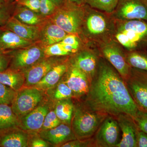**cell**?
<instances>
[{"instance_id": "obj_1", "label": "cell", "mask_w": 147, "mask_h": 147, "mask_svg": "<svg viewBox=\"0 0 147 147\" xmlns=\"http://www.w3.org/2000/svg\"><path fill=\"white\" fill-rule=\"evenodd\" d=\"M85 104L92 110L115 117L124 114L134 119L139 110L123 78L102 57L91 82Z\"/></svg>"}, {"instance_id": "obj_2", "label": "cell", "mask_w": 147, "mask_h": 147, "mask_svg": "<svg viewBox=\"0 0 147 147\" xmlns=\"http://www.w3.org/2000/svg\"><path fill=\"white\" fill-rule=\"evenodd\" d=\"M84 10L81 36L86 44L97 46L114 39L115 19L110 13L92 8L86 4Z\"/></svg>"}, {"instance_id": "obj_3", "label": "cell", "mask_w": 147, "mask_h": 147, "mask_svg": "<svg viewBox=\"0 0 147 147\" xmlns=\"http://www.w3.org/2000/svg\"><path fill=\"white\" fill-rule=\"evenodd\" d=\"M113 38L126 51L147 49V21L115 19Z\"/></svg>"}, {"instance_id": "obj_4", "label": "cell", "mask_w": 147, "mask_h": 147, "mask_svg": "<svg viewBox=\"0 0 147 147\" xmlns=\"http://www.w3.org/2000/svg\"><path fill=\"white\" fill-rule=\"evenodd\" d=\"M108 115L92 110L85 106L75 108L71 119V129L76 138L86 139L96 132Z\"/></svg>"}, {"instance_id": "obj_5", "label": "cell", "mask_w": 147, "mask_h": 147, "mask_svg": "<svg viewBox=\"0 0 147 147\" xmlns=\"http://www.w3.org/2000/svg\"><path fill=\"white\" fill-rule=\"evenodd\" d=\"M56 11L53 23L67 33L76 34L82 39L84 5H77L67 1L63 5L58 7Z\"/></svg>"}, {"instance_id": "obj_6", "label": "cell", "mask_w": 147, "mask_h": 147, "mask_svg": "<svg viewBox=\"0 0 147 147\" xmlns=\"http://www.w3.org/2000/svg\"><path fill=\"white\" fill-rule=\"evenodd\" d=\"M100 57L104 58L115 67L124 80L128 77L131 67L125 59L123 47L114 39L96 46Z\"/></svg>"}, {"instance_id": "obj_7", "label": "cell", "mask_w": 147, "mask_h": 147, "mask_svg": "<svg viewBox=\"0 0 147 147\" xmlns=\"http://www.w3.org/2000/svg\"><path fill=\"white\" fill-rule=\"evenodd\" d=\"M124 80L139 110L147 113V71L131 67Z\"/></svg>"}, {"instance_id": "obj_8", "label": "cell", "mask_w": 147, "mask_h": 147, "mask_svg": "<svg viewBox=\"0 0 147 147\" xmlns=\"http://www.w3.org/2000/svg\"><path fill=\"white\" fill-rule=\"evenodd\" d=\"M71 57L69 59L71 64L84 72L91 82L96 73L100 57L97 47L88 43Z\"/></svg>"}, {"instance_id": "obj_9", "label": "cell", "mask_w": 147, "mask_h": 147, "mask_svg": "<svg viewBox=\"0 0 147 147\" xmlns=\"http://www.w3.org/2000/svg\"><path fill=\"white\" fill-rule=\"evenodd\" d=\"M42 91L34 87L19 90L11 103L13 113L20 118L39 105L43 98Z\"/></svg>"}, {"instance_id": "obj_10", "label": "cell", "mask_w": 147, "mask_h": 147, "mask_svg": "<svg viewBox=\"0 0 147 147\" xmlns=\"http://www.w3.org/2000/svg\"><path fill=\"white\" fill-rule=\"evenodd\" d=\"M11 57L8 68L24 72L43 59L44 50L37 46L28 47L8 53Z\"/></svg>"}, {"instance_id": "obj_11", "label": "cell", "mask_w": 147, "mask_h": 147, "mask_svg": "<svg viewBox=\"0 0 147 147\" xmlns=\"http://www.w3.org/2000/svg\"><path fill=\"white\" fill-rule=\"evenodd\" d=\"M108 115L98 127L94 141L95 146L116 147L119 143L120 128L117 119Z\"/></svg>"}, {"instance_id": "obj_12", "label": "cell", "mask_w": 147, "mask_h": 147, "mask_svg": "<svg viewBox=\"0 0 147 147\" xmlns=\"http://www.w3.org/2000/svg\"><path fill=\"white\" fill-rule=\"evenodd\" d=\"M110 14L116 20L147 21V6L142 0H119L115 9Z\"/></svg>"}, {"instance_id": "obj_13", "label": "cell", "mask_w": 147, "mask_h": 147, "mask_svg": "<svg viewBox=\"0 0 147 147\" xmlns=\"http://www.w3.org/2000/svg\"><path fill=\"white\" fill-rule=\"evenodd\" d=\"M66 73L65 82L73 92L74 96L79 97L87 95L91 83L88 76L71 63Z\"/></svg>"}, {"instance_id": "obj_14", "label": "cell", "mask_w": 147, "mask_h": 147, "mask_svg": "<svg viewBox=\"0 0 147 147\" xmlns=\"http://www.w3.org/2000/svg\"><path fill=\"white\" fill-rule=\"evenodd\" d=\"M122 132L121 139L116 147H137V127L134 119L126 114H121L116 117Z\"/></svg>"}, {"instance_id": "obj_15", "label": "cell", "mask_w": 147, "mask_h": 147, "mask_svg": "<svg viewBox=\"0 0 147 147\" xmlns=\"http://www.w3.org/2000/svg\"><path fill=\"white\" fill-rule=\"evenodd\" d=\"M40 136L42 139L53 145L63 144L67 142L76 139L70 125L61 123L55 128L42 130Z\"/></svg>"}, {"instance_id": "obj_16", "label": "cell", "mask_w": 147, "mask_h": 147, "mask_svg": "<svg viewBox=\"0 0 147 147\" xmlns=\"http://www.w3.org/2000/svg\"><path fill=\"white\" fill-rule=\"evenodd\" d=\"M58 63L57 61L54 59H43L35 64L23 72L25 77V86H34Z\"/></svg>"}, {"instance_id": "obj_17", "label": "cell", "mask_w": 147, "mask_h": 147, "mask_svg": "<svg viewBox=\"0 0 147 147\" xmlns=\"http://www.w3.org/2000/svg\"><path fill=\"white\" fill-rule=\"evenodd\" d=\"M49 111L47 105H38L34 110L19 118V127L27 131H38L42 128L45 116Z\"/></svg>"}, {"instance_id": "obj_18", "label": "cell", "mask_w": 147, "mask_h": 147, "mask_svg": "<svg viewBox=\"0 0 147 147\" xmlns=\"http://www.w3.org/2000/svg\"><path fill=\"white\" fill-rule=\"evenodd\" d=\"M32 43V41L20 37L10 30L0 28V53H9L28 47Z\"/></svg>"}, {"instance_id": "obj_19", "label": "cell", "mask_w": 147, "mask_h": 147, "mask_svg": "<svg viewBox=\"0 0 147 147\" xmlns=\"http://www.w3.org/2000/svg\"><path fill=\"white\" fill-rule=\"evenodd\" d=\"M70 64L69 59H65L51 69L41 81L33 87L41 90L52 88L57 84L62 76L66 73Z\"/></svg>"}, {"instance_id": "obj_20", "label": "cell", "mask_w": 147, "mask_h": 147, "mask_svg": "<svg viewBox=\"0 0 147 147\" xmlns=\"http://www.w3.org/2000/svg\"><path fill=\"white\" fill-rule=\"evenodd\" d=\"M3 28L10 30L20 37L32 42L39 37V31L34 26L22 23L13 16L9 19Z\"/></svg>"}, {"instance_id": "obj_21", "label": "cell", "mask_w": 147, "mask_h": 147, "mask_svg": "<svg viewBox=\"0 0 147 147\" xmlns=\"http://www.w3.org/2000/svg\"><path fill=\"white\" fill-rule=\"evenodd\" d=\"M19 118L13 113L11 106L0 104V136L19 127Z\"/></svg>"}, {"instance_id": "obj_22", "label": "cell", "mask_w": 147, "mask_h": 147, "mask_svg": "<svg viewBox=\"0 0 147 147\" xmlns=\"http://www.w3.org/2000/svg\"><path fill=\"white\" fill-rule=\"evenodd\" d=\"M28 134L17 129L0 136V147H27L28 146Z\"/></svg>"}, {"instance_id": "obj_23", "label": "cell", "mask_w": 147, "mask_h": 147, "mask_svg": "<svg viewBox=\"0 0 147 147\" xmlns=\"http://www.w3.org/2000/svg\"><path fill=\"white\" fill-rule=\"evenodd\" d=\"M0 82L17 92L22 89L25 84L24 72L8 68L0 71Z\"/></svg>"}, {"instance_id": "obj_24", "label": "cell", "mask_w": 147, "mask_h": 147, "mask_svg": "<svg viewBox=\"0 0 147 147\" xmlns=\"http://www.w3.org/2000/svg\"><path fill=\"white\" fill-rule=\"evenodd\" d=\"M74 106L71 98L57 100L55 111L61 122L71 125Z\"/></svg>"}, {"instance_id": "obj_25", "label": "cell", "mask_w": 147, "mask_h": 147, "mask_svg": "<svg viewBox=\"0 0 147 147\" xmlns=\"http://www.w3.org/2000/svg\"><path fill=\"white\" fill-rule=\"evenodd\" d=\"M125 51V59L132 68L147 71V49Z\"/></svg>"}, {"instance_id": "obj_26", "label": "cell", "mask_w": 147, "mask_h": 147, "mask_svg": "<svg viewBox=\"0 0 147 147\" xmlns=\"http://www.w3.org/2000/svg\"><path fill=\"white\" fill-rule=\"evenodd\" d=\"M13 11V16L24 24L35 26L42 21L41 18L36 12L26 7L18 5Z\"/></svg>"}, {"instance_id": "obj_27", "label": "cell", "mask_w": 147, "mask_h": 147, "mask_svg": "<svg viewBox=\"0 0 147 147\" xmlns=\"http://www.w3.org/2000/svg\"><path fill=\"white\" fill-rule=\"evenodd\" d=\"M68 34L55 23L50 24L44 30L43 41L48 46L61 42Z\"/></svg>"}, {"instance_id": "obj_28", "label": "cell", "mask_w": 147, "mask_h": 147, "mask_svg": "<svg viewBox=\"0 0 147 147\" xmlns=\"http://www.w3.org/2000/svg\"><path fill=\"white\" fill-rule=\"evenodd\" d=\"M119 0H87L86 4L92 8L106 12L113 13Z\"/></svg>"}, {"instance_id": "obj_29", "label": "cell", "mask_w": 147, "mask_h": 147, "mask_svg": "<svg viewBox=\"0 0 147 147\" xmlns=\"http://www.w3.org/2000/svg\"><path fill=\"white\" fill-rule=\"evenodd\" d=\"M45 56L50 57H66L71 56L60 42L48 45L44 50Z\"/></svg>"}, {"instance_id": "obj_30", "label": "cell", "mask_w": 147, "mask_h": 147, "mask_svg": "<svg viewBox=\"0 0 147 147\" xmlns=\"http://www.w3.org/2000/svg\"><path fill=\"white\" fill-rule=\"evenodd\" d=\"M74 96L73 92L65 82L58 84L53 94L54 98L57 100L71 98Z\"/></svg>"}, {"instance_id": "obj_31", "label": "cell", "mask_w": 147, "mask_h": 147, "mask_svg": "<svg viewBox=\"0 0 147 147\" xmlns=\"http://www.w3.org/2000/svg\"><path fill=\"white\" fill-rule=\"evenodd\" d=\"M16 91L0 82V104L11 105Z\"/></svg>"}, {"instance_id": "obj_32", "label": "cell", "mask_w": 147, "mask_h": 147, "mask_svg": "<svg viewBox=\"0 0 147 147\" xmlns=\"http://www.w3.org/2000/svg\"><path fill=\"white\" fill-rule=\"evenodd\" d=\"M61 123V121L58 118L55 111H49L45 116L41 129L48 130L55 128Z\"/></svg>"}, {"instance_id": "obj_33", "label": "cell", "mask_w": 147, "mask_h": 147, "mask_svg": "<svg viewBox=\"0 0 147 147\" xmlns=\"http://www.w3.org/2000/svg\"><path fill=\"white\" fill-rule=\"evenodd\" d=\"M13 7L12 3L0 7V28L4 26L9 19L13 16Z\"/></svg>"}, {"instance_id": "obj_34", "label": "cell", "mask_w": 147, "mask_h": 147, "mask_svg": "<svg viewBox=\"0 0 147 147\" xmlns=\"http://www.w3.org/2000/svg\"><path fill=\"white\" fill-rule=\"evenodd\" d=\"M58 7L52 0H40L39 12L42 15H49L57 9Z\"/></svg>"}, {"instance_id": "obj_35", "label": "cell", "mask_w": 147, "mask_h": 147, "mask_svg": "<svg viewBox=\"0 0 147 147\" xmlns=\"http://www.w3.org/2000/svg\"><path fill=\"white\" fill-rule=\"evenodd\" d=\"M134 119L139 130L147 134V113L139 110Z\"/></svg>"}, {"instance_id": "obj_36", "label": "cell", "mask_w": 147, "mask_h": 147, "mask_svg": "<svg viewBox=\"0 0 147 147\" xmlns=\"http://www.w3.org/2000/svg\"><path fill=\"white\" fill-rule=\"evenodd\" d=\"M16 4L33 11L39 12L40 0H15Z\"/></svg>"}, {"instance_id": "obj_37", "label": "cell", "mask_w": 147, "mask_h": 147, "mask_svg": "<svg viewBox=\"0 0 147 147\" xmlns=\"http://www.w3.org/2000/svg\"><path fill=\"white\" fill-rule=\"evenodd\" d=\"M94 146V141L93 140H75L69 141L62 145L61 147H83L92 146Z\"/></svg>"}, {"instance_id": "obj_38", "label": "cell", "mask_w": 147, "mask_h": 147, "mask_svg": "<svg viewBox=\"0 0 147 147\" xmlns=\"http://www.w3.org/2000/svg\"><path fill=\"white\" fill-rule=\"evenodd\" d=\"M11 57L7 53H0V71H4L9 67Z\"/></svg>"}, {"instance_id": "obj_39", "label": "cell", "mask_w": 147, "mask_h": 147, "mask_svg": "<svg viewBox=\"0 0 147 147\" xmlns=\"http://www.w3.org/2000/svg\"><path fill=\"white\" fill-rule=\"evenodd\" d=\"M147 147V134L139 129L137 133V147Z\"/></svg>"}, {"instance_id": "obj_40", "label": "cell", "mask_w": 147, "mask_h": 147, "mask_svg": "<svg viewBox=\"0 0 147 147\" xmlns=\"http://www.w3.org/2000/svg\"><path fill=\"white\" fill-rule=\"evenodd\" d=\"M32 147H50V144L40 137L36 138L34 139L31 142L30 146Z\"/></svg>"}, {"instance_id": "obj_41", "label": "cell", "mask_w": 147, "mask_h": 147, "mask_svg": "<svg viewBox=\"0 0 147 147\" xmlns=\"http://www.w3.org/2000/svg\"><path fill=\"white\" fill-rule=\"evenodd\" d=\"M68 1L77 5L82 6L86 4L87 0H68Z\"/></svg>"}, {"instance_id": "obj_42", "label": "cell", "mask_w": 147, "mask_h": 147, "mask_svg": "<svg viewBox=\"0 0 147 147\" xmlns=\"http://www.w3.org/2000/svg\"><path fill=\"white\" fill-rule=\"evenodd\" d=\"M52 1L54 2L58 7H59L65 4L68 0H52Z\"/></svg>"}, {"instance_id": "obj_43", "label": "cell", "mask_w": 147, "mask_h": 147, "mask_svg": "<svg viewBox=\"0 0 147 147\" xmlns=\"http://www.w3.org/2000/svg\"><path fill=\"white\" fill-rule=\"evenodd\" d=\"M9 4L10 3H7L4 0H0V7L4 6L6 5H7Z\"/></svg>"}, {"instance_id": "obj_44", "label": "cell", "mask_w": 147, "mask_h": 147, "mask_svg": "<svg viewBox=\"0 0 147 147\" xmlns=\"http://www.w3.org/2000/svg\"><path fill=\"white\" fill-rule=\"evenodd\" d=\"M4 1L7 3H13L15 0H4Z\"/></svg>"}, {"instance_id": "obj_45", "label": "cell", "mask_w": 147, "mask_h": 147, "mask_svg": "<svg viewBox=\"0 0 147 147\" xmlns=\"http://www.w3.org/2000/svg\"><path fill=\"white\" fill-rule=\"evenodd\" d=\"M144 3L147 6V0H142Z\"/></svg>"}]
</instances>
